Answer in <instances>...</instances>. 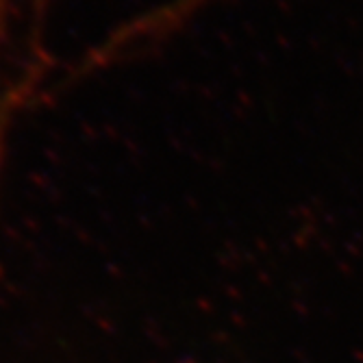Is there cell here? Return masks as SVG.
<instances>
[{
    "label": "cell",
    "instance_id": "obj_1",
    "mask_svg": "<svg viewBox=\"0 0 363 363\" xmlns=\"http://www.w3.org/2000/svg\"><path fill=\"white\" fill-rule=\"evenodd\" d=\"M38 5L42 7L46 0H0V55H3L7 40L11 35V28H13V18L20 13V9L24 5Z\"/></svg>",
    "mask_w": 363,
    "mask_h": 363
}]
</instances>
